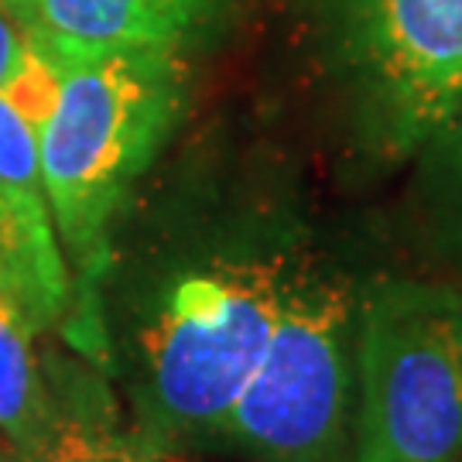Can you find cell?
Masks as SVG:
<instances>
[{"instance_id":"obj_6","label":"cell","mask_w":462,"mask_h":462,"mask_svg":"<svg viewBox=\"0 0 462 462\" xmlns=\"http://www.w3.org/2000/svg\"><path fill=\"white\" fill-rule=\"evenodd\" d=\"M0 291L34 332L72 312V274L42 182L38 134L0 93Z\"/></svg>"},{"instance_id":"obj_4","label":"cell","mask_w":462,"mask_h":462,"mask_svg":"<svg viewBox=\"0 0 462 462\" xmlns=\"http://www.w3.org/2000/svg\"><path fill=\"white\" fill-rule=\"evenodd\" d=\"M360 298L353 271L305 247L223 446L257 462H349Z\"/></svg>"},{"instance_id":"obj_11","label":"cell","mask_w":462,"mask_h":462,"mask_svg":"<svg viewBox=\"0 0 462 462\" xmlns=\"http://www.w3.org/2000/svg\"><path fill=\"white\" fill-rule=\"evenodd\" d=\"M24 28L17 24V17L11 14V7L0 0V89L7 86V79L14 76V69L21 66V55H24Z\"/></svg>"},{"instance_id":"obj_2","label":"cell","mask_w":462,"mask_h":462,"mask_svg":"<svg viewBox=\"0 0 462 462\" xmlns=\"http://www.w3.org/2000/svg\"><path fill=\"white\" fill-rule=\"evenodd\" d=\"M49 59L62 83L38 134L42 182L72 274V339L97 356L106 346L97 291L110 267V230L137 179L182 120L189 69L175 49Z\"/></svg>"},{"instance_id":"obj_7","label":"cell","mask_w":462,"mask_h":462,"mask_svg":"<svg viewBox=\"0 0 462 462\" xmlns=\"http://www.w3.org/2000/svg\"><path fill=\"white\" fill-rule=\"evenodd\" d=\"M24 38L55 59L106 49H175L223 24L233 0H4Z\"/></svg>"},{"instance_id":"obj_10","label":"cell","mask_w":462,"mask_h":462,"mask_svg":"<svg viewBox=\"0 0 462 462\" xmlns=\"http://www.w3.org/2000/svg\"><path fill=\"white\" fill-rule=\"evenodd\" d=\"M83 408L86 411H79V404H55L49 442L28 462H189L168 446L116 431L114 418L106 411H97L89 404Z\"/></svg>"},{"instance_id":"obj_3","label":"cell","mask_w":462,"mask_h":462,"mask_svg":"<svg viewBox=\"0 0 462 462\" xmlns=\"http://www.w3.org/2000/svg\"><path fill=\"white\" fill-rule=\"evenodd\" d=\"M349 462L462 456V288L383 278L364 288L353 343Z\"/></svg>"},{"instance_id":"obj_12","label":"cell","mask_w":462,"mask_h":462,"mask_svg":"<svg viewBox=\"0 0 462 462\" xmlns=\"http://www.w3.org/2000/svg\"><path fill=\"white\" fill-rule=\"evenodd\" d=\"M0 462H11V448L0 442Z\"/></svg>"},{"instance_id":"obj_13","label":"cell","mask_w":462,"mask_h":462,"mask_svg":"<svg viewBox=\"0 0 462 462\" xmlns=\"http://www.w3.org/2000/svg\"><path fill=\"white\" fill-rule=\"evenodd\" d=\"M456 462H462V456H459V459H456Z\"/></svg>"},{"instance_id":"obj_5","label":"cell","mask_w":462,"mask_h":462,"mask_svg":"<svg viewBox=\"0 0 462 462\" xmlns=\"http://www.w3.org/2000/svg\"><path fill=\"white\" fill-rule=\"evenodd\" d=\"M326 45L387 158L414 154L462 106V0H326Z\"/></svg>"},{"instance_id":"obj_1","label":"cell","mask_w":462,"mask_h":462,"mask_svg":"<svg viewBox=\"0 0 462 462\" xmlns=\"http://www.w3.org/2000/svg\"><path fill=\"white\" fill-rule=\"evenodd\" d=\"M305 240L257 216L179 254L144 291L131 329V401L141 439L223 446L233 404L274 332Z\"/></svg>"},{"instance_id":"obj_8","label":"cell","mask_w":462,"mask_h":462,"mask_svg":"<svg viewBox=\"0 0 462 462\" xmlns=\"http://www.w3.org/2000/svg\"><path fill=\"white\" fill-rule=\"evenodd\" d=\"M32 322L0 291V442L17 462L38 456L55 425V401L34 356Z\"/></svg>"},{"instance_id":"obj_9","label":"cell","mask_w":462,"mask_h":462,"mask_svg":"<svg viewBox=\"0 0 462 462\" xmlns=\"http://www.w3.org/2000/svg\"><path fill=\"white\" fill-rule=\"evenodd\" d=\"M414 154L411 213L418 240L431 261L462 278V106Z\"/></svg>"}]
</instances>
